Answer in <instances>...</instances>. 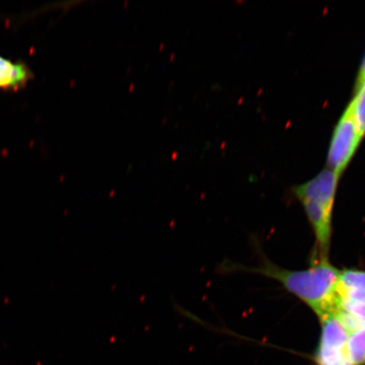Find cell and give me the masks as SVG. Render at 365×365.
Instances as JSON below:
<instances>
[{"mask_svg": "<svg viewBox=\"0 0 365 365\" xmlns=\"http://www.w3.org/2000/svg\"><path fill=\"white\" fill-rule=\"evenodd\" d=\"M257 272L276 280L307 305L319 319L333 314L340 272L328 258H319L307 270L290 271L264 262Z\"/></svg>", "mask_w": 365, "mask_h": 365, "instance_id": "cell-1", "label": "cell"}, {"mask_svg": "<svg viewBox=\"0 0 365 365\" xmlns=\"http://www.w3.org/2000/svg\"><path fill=\"white\" fill-rule=\"evenodd\" d=\"M339 180V176L328 168L294 189L316 236L319 258H328L329 255L332 212Z\"/></svg>", "mask_w": 365, "mask_h": 365, "instance_id": "cell-2", "label": "cell"}, {"mask_svg": "<svg viewBox=\"0 0 365 365\" xmlns=\"http://www.w3.org/2000/svg\"><path fill=\"white\" fill-rule=\"evenodd\" d=\"M322 333L314 361L317 365H354L351 361L349 349V333L334 314L319 319Z\"/></svg>", "mask_w": 365, "mask_h": 365, "instance_id": "cell-3", "label": "cell"}, {"mask_svg": "<svg viewBox=\"0 0 365 365\" xmlns=\"http://www.w3.org/2000/svg\"><path fill=\"white\" fill-rule=\"evenodd\" d=\"M361 139L352 117L346 109L332 135L327 157L329 170L340 177L349 165Z\"/></svg>", "mask_w": 365, "mask_h": 365, "instance_id": "cell-4", "label": "cell"}, {"mask_svg": "<svg viewBox=\"0 0 365 365\" xmlns=\"http://www.w3.org/2000/svg\"><path fill=\"white\" fill-rule=\"evenodd\" d=\"M333 314L349 335L365 327V292L346 289L339 282Z\"/></svg>", "mask_w": 365, "mask_h": 365, "instance_id": "cell-5", "label": "cell"}, {"mask_svg": "<svg viewBox=\"0 0 365 365\" xmlns=\"http://www.w3.org/2000/svg\"><path fill=\"white\" fill-rule=\"evenodd\" d=\"M34 78V73L25 63L0 56V90L19 91Z\"/></svg>", "mask_w": 365, "mask_h": 365, "instance_id": "cell-6", "label": "cell"}, {"mask_svg": "<svg viewBox=\"0 0 365 365\" xmlns=\"http://www.w3.org/2000/svg\"><path fill=\"white\" fill-rule=\"evenodd\" d=\"M361 138L365 135V77H359L356 93L348 108Z\"/></svg>", "mask_w": 365, "mask_h": 365, "instance_id": "cell-7", "label": "cell"}, {"mask_svg": "<svg viewBox=\"0 0 365 365\" xmlns=\"http://www.w3.org/2000/svg\"><path fill=\"white\" fill-rule=\"evenodd\" d=\"M348 349L354 365H365V327L349 334Z\"/></svg>", "mask_w": 365, "mask_h": 365, "instance_id": "cell-8", "label": "cell"}, {"mask_svg": "<svg viewBox=\"0 0 365 365\" xmlns=\"http://www.w3.org/2000/svg\"><path fill=\"white\" fill-rule=\"evenodd\" d=\"M340 284L349 289L365 292V272L346 269L341 271Z\"/></svg>", "mask_w": 365, "mask_h": 365, "instance_id": "cell-9", "label": "cell"}, {"mask_svg": "<svg viewBox=\"0 0 365 365\" xmlns=\"http://www.w3.org/2000/svg\"><path fill=\"white\" fill-rule=\"evenodd\" d=\"M359 77H365V56L363 59L361 68H360Z\"/></svg>", "mask_w": 365, "mask_h": 365, "instance_id": "cell-10", "label": "cell"}]
</instances>
